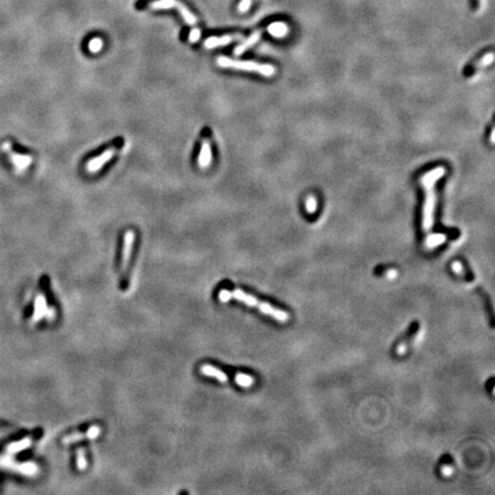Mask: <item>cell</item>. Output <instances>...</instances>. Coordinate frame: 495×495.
Returning <instances> with one entry per match:
<instances>
[{"label": "cell", "instance_id": "obj_22", "mask_svg": "<svg viewBox=\"0 0 495 495\" xmlns=\"http://www.w3.org/2000/svg\"><path fill=\"white\" fill-rule=\"evenodd\" d=\"M316 200L313 198V196H309L306 200V210H307V212L309 213H314L315 212V210H316Z\"/></svg>", "mask_w": 495, "mask_h": 495}, {"label": "cell", "instance_id": "obj_13", "mask_svg": "<svg viewBox=\"0 0 495 495\" xmlns=\"http://www.w3.org/2000/svg\"><path fill=\"white\" fill-rule=\"evenodd\" d=\"M176 7L178 8V11L180 12L181 16L186 21V23H188V25H190V26H195L196 25V22H198V20H196V17H195L194 14L191 13L188 8H187V6H186L185 4H182L181 2H179V0H177Z\"/></svg>", "mask_w": 495, "mask_h": 495}, {"label": "cell", "instance_id": "obj_11", "mask_svg": "<svg viewBox=\"0 0 495 495\" xmlns=\"http://www.w3.org/2000/svg\"><path fill=\"white\" fill-rule=\"evenodd\" d=\"M261 36H262L261 30L252 33V35L250 36L247 40H244L241 45H239L236 49L234 50V54L238 55V56L243 54V53L246 52L248 49H250V47L256 44V42L259 40V38H261Z\"/></svg>", "mask_w": 495, "mask_h": 495}, {"label": "cell", "instance_id": "obj_20", "mask_svg": "<svg viewBox=\"0 0 495 495\" xmlns=\"http://www.w3.org/2000/svg\"><path fill=\"white\" fill-rule=\"evenodd\" d=\"M18 469L26 475H35L37 472V467L33 463H25L20 465Z\"/></svg>", "mask_w": 495, "mask_h": 495}, {"label": "cell", "instance_id": "obj_10", "mask_svg": "<svg viewBox=\"0 0 495 495\" xmlns=\"http://www.w3.org/2000/svg\"><path fill=\"white\" fill-rule=\"evenodd\" d=\"M46 311H47L46 298L44 297V295H38L35 302V312H33L32 322L39 321L42 316H45Z\"/></svg>", "mask_w": 495, "mask_h": 495}, {"label": "cell", "instance_id": "obj_32", "mask_svg": "<svg viewBox=\"0 0 495 495\" xmlns=\"http://www.w3.org/2000/svg\"><path fill=\"white\" fill-rule=\"evenodd\" d=\"M405 351H406L405 345H400V347H399V349H398V353L399 354H402L403 352H405Z\"/></svg>", "mask_w": 495, "mask_h": 495}, {"label": "cell", "instance_id": "obj_33", "mask_svg": "<svg viewBox=\"0 0 495 495\" xmlns=\"http://www.w3.org/2000/svg\"><path fill=\"white\" fill-rule=\"evenodd\" d=\"M491 142H494V128L492 130V133H491Z\"/></svg>", "mask_w": 495, "mask_h": 495}, {"label": "cell", "instance_id": "obj_4", "mask_svg": "<svg viewBox=\"0 0 495 495\" xmlns=\"http://www.w3.org/2000/svg\"><path fill=\"white\" fill-rule=\"evenodd\" d=\"M3 150L6 152L8 155H11V160L14 163V165L16 166L17 171H23L26 170L27 167L31 164L32 157L29 155H22V154H16L12 150V143L11 142H5L3 145Z\"/></svg>", "mask_w": 495, "mask_h": 495}, {"label": "cell", "instance_id": "obj_14", "mask_svg": "<svg viewBox=\"0 0 495 495\" xmlns=\"http://www.w3.org/2000/svg\"><path fill=\"white\" fill-rule=\"evenodd\" d=\"M445 240H446V235L444 234H434V235H430V236H427L426 239V241H425V246L427 248H435L437 246H440V244H443L445 242Z\"/></svg>", "mask_w": 495, "mask_h": 495}, {"label": "cell", "instance_id": "obj_8", "mask_svg": "<svg viewBox=\"0 0 495 495\" xmlns=\"http://www.w3.org/2000/svg\"><path fill=\"white\" fill-rule=\"evenodd\" d=\"M212 162V152H211V145L208 140L202 142L201 152L199 156V165L201 169H208L210 163Z\"/></svg>", "mask_w": 495, "mask_h": 495}, {"label": "cell", "instance_id": "obj_6", "mask_svg": "<svg viewBox=\"0 0 495 495\" xmlns=\"http://www.w3.org/2000/svg\"><path fill=\"white\" fill-rule=\"evenodd\" d=\"M115 152H116V150H115L114 148L108 149V150H105L104 153L101 154L100 156L89 161L88 165H86V170H88L90 174H93V172L99 171L101 167H102L105 164V163L112 160L113 156L115 155Z\"/></svg>", "mask_w": 495, "mask_h": 495}, {"label": "cell", "instance_id": "obj_18", "mask_svg": "<svg viewBox=\"0 0 495 495\" xmlns=\"http://www.w3.org/2000/svg\"><path fill=\"white\" fill-rule=\"evenodd\" d=\"M77 467L78 470L83 471L88 467V461L85 459V451L83 448H79L77 450Z\"/></svg>", "mask_w": 495, "mask_h": 495}, {"label": "cell", "instance_id": "obj_29", "mask_svg": "<svg viewBox=\"0 0 495 495\" xmlns=\"http://www.w3.org/2000/svg\"><path fill=\"white\" fill-rule=\"evenodd\" d=\"M470 4H471V7H472L474 11H478L479 7H480L479 0H470Z\"/></svg>", "mask_w": 495, "mask_h": 495}, {"label": "cell", "instance_id": "obj_9", "mask_svg": "<svg viewBox=\"0 0 495 495\" xmlns=\"http://www.w3.org/2000/svg\"><path fill=\"white\" fill-rule=\"evenodd\" d=\"M239 36L236 35H226L223 37H211L209 39H206L204 45L206 49H214V47L218 46H225L232 42L234 39H236Z\"/></svg>", "mask_w": 495, "mask_h": 495}, {"label": "cell", "instance_id": "obj_28", "mask_svg": "<svg viewBox=\"0 0 495 495\" xmlns=\"http://www.w3.org/2000/svg\"><path fill=\"white\" fill-rule=\"evenodd\" d=\"M45 315H46L47 318H49L50 320L55 319V315H56V313H55V310H54V309H47V311H46V314H45Z\"/></svg>", "mask_w": 495, "mask_h": 495}, {"label": "cell", "instance_id": "obj_5", "mask_svg": "<svg viewBox=\"0 0 495 495\" xmlns=\"http://www.w3.org/2000/svg\"><path fill=\"white\" fill-rule=\"evenodd\" d=\"M134 242V233L132 230H127L124 235V248H123V257H122V275H125L127 271L130 258H131L132 248Z\"/></svg>", "mask_w": 495, "mask_h": 495}, {"label": "cell", "instance_id": "obj_16", "mask_svg": "<svg viewBox=\"0 0 495 495\" xmlns=\"http://www.w3.org/2000/svg\"><path fill=\"white\" fill-rule=\"evenodd\" d=\"M31 444V439L30 438H26V439H23L21 441H18V443H13L9 445L7 447V451L8 453H17V451H21L23 449H26L28 446H30Z\"/></svg>", "mask_w": 495, "mask_h": 495}, {"label": "cell", "instance_id": "obj_31", "mask_svg": "<svg viewBox=\"0 0 495 495\" xmlns=\"http://www.w3.org/2000/svg\"><path fill=\"white\" fill-rule=\"evenodd\" d=\"M388 276H389V277H391V278H392V277H396V276H397V271H395V270H390V271L388 272Z\"/></svg>", "mask_w": 495, "mask_h": 495}, {"label": "cell", "instance_id": "obj_12", "mask_svg": "<svg viewBox=\"0 0 495 495\" xmlns=\"http://www.w3.org/2000/svg\"><path fill=\"white\" fill-rule=\"evenodd\" d=\"M201 373H203L204 375H206V376L217 378L218 381H220V382H227V379H228L227 375H226L223 371H220V369H217L216 367L211 366V364H204V366H202Z\"/></svg>", "mask_w": 495, "mask_h": 495}, {"label": "cell", "instance_id": "obj_2", "mask_svg": "<svg viewBox=\"0 0 495 495\" xmlns=\"http://www.w3.org/2000/svg\"><path fill=\"white\" fill-rule=\"evenodd\" d=\"M217 63L222 68H230V69H239V70H246V71H253L258 73L259 75L265 77H272L275 74V68L271 64H264L257 63L253 61H238L228 57L222 56L217 60Z\"/></svg>", "mask_w": 495, "mask_h": 495}, {"label": "cell", "instance_id": "obj_26", "mask_svg": "<svg viewBox=\"0 0 495 495\" xmlns=\"http://www.w3.org/2000/svg\"><path fill=\"white\" fill-rule=\"evenodd\" d=\"M451 268H453V271L455 273H458V274H462L463 273V268H462V265H461L460 263L458 262H455L453 263V265H451Z\"/></svg>", "mask_w": 495, "mask_h": 495}, {"label": "cell", "instance_id": "obj_7", "mask_svg": "<svg viewBox=\"0 0 495 495\" xmlns=\"http://www.w3.org/2000/svg\"><path fill=\"white\" fill-rule=\"evenodd\" d=\"M99 435H100V427L99 426H91L86 434H73V435H69V436L64 437L63 440H62V443H63V444H71V443H76V441L83 440L84 438L94 439V438H97Z\"/></svg>", "mask_w": 495, "mask_h": 495}, {"label": "cell", "instance_id": "obj_21", "mask_svg": "<svg viewBox=\"0 0 495 495\" xmlns=\"http://www.w3.org/2000/svg\"><path fill=\"white\" fill-rule=\"evenodd\" d=\"M493 60H494L493 53H488V54L485 55L483 59L480 60L477 64H476V67H477V68H484V67H487V66L491 64Z\"/></svg>", "mask_w": 495, "mask_h": 495}, {"label": "cell", "instance_id": "obj_23", "mask_svg": "<svg viewBox=\"0 0 495 495\" xmlns=\"http://www.w3.org/2000/svg\"><path fill=\"white\" fill-rule=\"evenodd\" d=\"M285 28H283L282 25H272L270 28H268V30H270V32L273 33V35L282 36L285 35V31H286Z\"/></svg>", "mask_w": 495, "mask_h": 495}, {"label": "cell", "instance_id": "obj_17", "mask_svg": "<svg viewBox=\"0 0 495 495\" xmlns=\"http://www.w3.org/2000/svg\"><path fill=\"white\" fill-rule=\"evenodd\" d=\"M235 382L243 388H250L253 384V378L249 375L239 373L235 375Z\"/></svg>", "mask_w": 495, "mask_h": 495}, {"label": "cell", "instance_id": "obj_3", "mask_svg": "<svg viewBox=\"0 0 495 495\" xmlns=\"http://www.w3.org/2000/svg\"><path fill=\"white\" fill-rule=\"evenodd\" d=\"M230 296L236 298V299H239V300L243 302L244 304H247L249 306L258 307V309L261 310L264 314L271 315V316H273L274 319H276L280 322H287L288 320H289V314H288L287 312L274 309V307H272L271 305L266 304V303L259 302L253 296L248 295V294H246V292H243L242 290L236 289L234 291H230Z\"/></svg>", "mask_w": 495, "mask_h": 495}, {"label": "cell", "instance_id": "obj_1", "mask_svg": "<svg viewBox=\"0 0 495 495\" xmlns=\"http://www.w3.org/2000/svg\"><path fill=\"white\" fill-rule=\"evenodd\" d=\"M445 167H436L423 177L422 186L425 189V203L423 206V220L422 225L424 230L432 228L435 223V209H436V182L445 175Z\"/></svg>", "mask_w": 495, "mask_h": 495}, {"label": "cell", "instance_id": "obj_19", "mask_svg": "<svg viewBox=\"0 0 495 495\" xmlns=\"http://www.w3.org/2000/svg\"><path fill=\"white\" fill-rule=\"evenodd\" d=\"M103 47V40L101 38H93L92 40H90L89 42V50L92 53H98Z\"/></svg>", "mask_w": 495, "mask_h": 495}, {"label": "cell", "instance_id": "obj_27", "mask_svg": "<svg viewBox=\"0 0 495 495\" xmlns=\"http://www.w3.org/2000/svg\"><path fill=\"white\" fill-rule=\"evenodd\" d=\"M250 6V0H243V2L240 4V11L246 12Z\"/></svg>", "mask_w": 495, "mask_h": 495}, {"label": "cell", "instance_id": "obj_25", "mask_svg": "<svg viewBox=\"0 0 495 495\" xmlns=\"http://www.w3.org/2000/svg\"><path fill=\"white\" fill-rule=\"evenodd\" d=\"M230 298H232V296H230V291L226 290V289L220 290V292H219V299L220 300L226 303V302H228Z\"/></svg>", "mask_w": 495, "mask_h": 495}, {"label": "cell", "instance_id": "obj_30", "mask_svg": "<svg viewBox=\"0 0 495 495\" xmlns=\"http://www.w3.org/2000/svg\"><path fill=\"white\" fill-rule=\"evenodd\" d=\"M441 472H443L444 476H450L451 474H453V468L447 467V465H446V467H444L443 470H441Z\"/></svg>", "mask_w": 495, "mask_h": 495}, {"label": "cell", "instance_id": "obj_15", "mask_svg": "<svg viewBox=\"0 0 495 495\" xmlns=\"http://www.w3.org/2000/svg\"><path fill=\"white\" fill-rule=\"evenodd\" d=\"M177 0H155L149 4V8L152 9H169L176 7Z\"/></svg>", "mask_w": 495, "mask_h": 495}, {"label": "cell", "instance_id": "obj_24", "mask_svg": "<svg viewBox=\"0 0 495 495\" xmlns=\"http://www.w3.org/2000/svg\"><path fill=\"white\" fill-rule=\"evenodd\" d=\"M200 37H201V30H200L199 28H194L193 30H191L190 33H189V41L190 42L199 41Z\"/></svg>", "mask_w": 495, "mask_h": 495}]
</instances>
